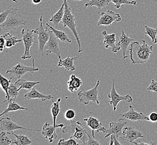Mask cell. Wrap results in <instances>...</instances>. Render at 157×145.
Wrapping results in <instances>:
<instances>
[{
	"label": "cell",
	"instance_id": "obj_7",
	"mask_svg": "<svg viewBox=\"0 0 157 145\" xmlns=\"http://www.w3.org/2000/svg\"><path fill=\"white\" fill-rule=\"evenodd\" d=\"M34 30H31L28 29L27 30L23 29L21 31V35L25 45V53L22 56V59L25 60L27 59H31L32 56L30 54V49L33 45V42H35L36 40L33 37Z\"/></svg>",
	"mask_w": 157,
	"mask_h": 145
},
{
	"label": "cell",
	"instance_id": "obj_13",
	"mask_svg": "<svg viewBox=\"0 0 157 145\" xmlns=\"http://www.w3.org/2000/svg\"><path fill=\"white\" fill-rule=\"evenodd\" d=\"M56 37L54 33L50 30V37L48 41L46 43L45 49L46 52V55H48L49 54L54 53L58 56L59 59V61L61 60V58L60 49L59 45V40Z\"/></svg>",
	"mask_w": 157,
	"mask_h": 145
},
{
	"label": "cell",
	"instance_id": "obj_26",
	"mask_svg": "<svg viewBox=\"0 0 157 145\" xmlns=\"http://www.w3.org/2000/svg\"><path fill=\"white\" fill-rule=\"evenodd\" d=\"M110 2H111L110 0H90L85 4V8L95 6L100 11H101V9L108 6Z\"/></svg>",
	"mask_w": 157,
	"mask_h": 145
},
{
	"label": "cell",
	"instance_id": "obj_37",
	"mask_svg": "<svg viewBox=\"0 0 157 145\" xmlns=\"http://www.w3.org/2000/svg\"><path fill=\"white\" fill-rule=\"evenodd\" d=\"M59 145H78L79 143L76 141L75 139L71 137L69 139L65 140L64 139H60L58 142Z\"/></svg>",
	"mask_w": 157,
	"mask_h": 145
},
{
	"label": "cell",
	"instance_id": "obj_24",
	"mask_svg": "<svg viewBox=\"0 0 157 145\" xmlns=\"http://www.w3.org/2000/svg\"><path fill=\"white\" fill-rule=\"evenodd\" d=\"M40 82H31L28 81L25 79H18V80L15 82L16 84L18 87V91H20L22 89H26L28 90L32 89L33 87L36 86L37 84H39Z\"/></svg>",
	"mask_w": 157,
	"mask_h": 145
},
{
	"label": "cell",
	"instance_id": "obj_15",
	"mask_svg": "<svg viewBox=\"0 0 157 145\" xmlns=\"http://www.w3.org/2000/svg\"><path fill=\"white\" fill-rule=\"evenodd\" d=\"M63 127L64 126L63 124H57L56 126H54V124L51 125L46 122L42 127V135L45 139H48L49 142L52 143L54 139H56L58 137L56 129L58 128H63Z\"/></svg>",
	"mask_w": 157,
	"mask_h": 145
},
{
	"label": "cell",
	"instance_id": "obj_12",
	"mask_svg": "<svg viewBox=\"0 0 157 145\" xmlns=\"http://www.w3.org/2000/svg\"><path fill=\"white\" fill-rule=\"evenodd\" d=\"M30 130L33 131H40V130H34L30 128H26L24 127L19 126L18 124H16L13 122H12L11 118L9 117H4L1 118L0 120V130L1 131H4L7 134H10L11 132L16 130Z\"/></svg>",
	"mask_w": 157,
	"mask_h": 145
},
{
	"label": "cell",
	"instance_id": "obj_33",
	"mask_svg": "<svg viewBox=\"0 0 157 145\" xmlns=\"http://www.w3.org/2000/svg\"><path fill=\"white\" fill-rule=\"evenodd\" d=\"M145 34L147 35L151 39V43H157V29H154L148 26H145Z\"/></svg>",
	"mask_w": 157,
	"mask_h": 145
},
{
	"label": "cell",
	"instance_id": "obj_25",
	"mask_svg": "<svg viewBox=\"0 0 157 145\" xmlns=\"http://www.w3.org/2000/svg\"><path fill=\"white\" fill-rule=\"evenodd\" d=\"M46 25L50 29V30H51L54 33L58 39L60 40L63 42H67L69 43L71 42V40L70 39L69 36L67 35V33L64 32L63 31L58 30L54 27L48 25V23H46Z\"/></svg>",
	"mask_w": 157,
	"mask_h": 145
},
{
	"label": "cell",
	"instance_id": "obj_29",
	"mask_svg": "<svg viewBox=\"0 0 157 145\" xmlns=\"http://www.w3.org/2000/svg\"><path fill=\"white\" fill-rule=\"evenodd\" d=\"M18 87L15 83H11L9 89V98L4 101L5 103L8 102L9 100H11L15 102L17 97H18Z\"/></svg>",
	"mask_w": 157,
	"mask_h": 145
},
{
	"label": "cell",
	"instance_id": "obj_41",
	"mask_svg": "<svg viewBox=\"0 0 157 145\" xmlns=\"http://www.w3.org/2000/svg\"><path fill=\"white\" fill-rule=\"evenodd\" d=\"M6 41L4 38L3 36L0 37V51L1 52H3L4 48H5Z\"/></svg>",
	"mask_w": 157,
	"mask_h": 145
},
{
	"label": "cell",
	"instance_id": "obj_40",
	"mask_svg": "<svg viewBox=\"0 0 157 145\" xmlns=\"http://www.w3.org/2000/svg\"><path fill=\"white\" fill-rule=\"evenodd\" d=\"M100 145V143L95 139V137H93L92 134L89 135V139L88 141L85 143L84 145Z\"/></svg>",
	"mask_w": 157,
	"mask_h": 145
},
{
	"label": "cell",
	"instance_id": "obj_42",
	"mask_svg": "<svg viewBox=\"0 0 157 145\" xmlns=\"http://www.w3.org/2000/svg\"><path fill=\"white\" fill-rule=\"evenodd\" d=\"M149 120L152 122H157V113L152 112L149 115Z\"/></svg>",
	"mask_w": 157,
	"mask_h": 145
},
{
	"label": "cell",
	"instance_id": "obj_39",
	"mask_svg": "<svg viewBox=\"0 0 157 145\" xmlns=\"http://www.w3.org/2000/svg\"><path fill=\"white\" fill-rule=\"evenodd\" d=\"M147 91L149 92L151 91L155 93H157V81L152 79L151 84L148 86V88H147Z\"/></svg>",
	"mask_w": 157,
	"mask_h": 145
},
{
	"label": "cell",
	"instance_id": "obj_14",
	"mask_svg": "<svg viewBox=\"0 0 157 145\" xmlns=\"http://www.w3.org/2000/svg\"><path fill=\"white\" fill-rule=\"evenodd\" d=\"M122 136L123 137L121 138L122 139H125L129 142L137 145V143L135 141L139 138H143L144 135L140 131L136 130L133 126H128L124 127L123 130Z\"/></svg>",
	"mask_w": 157,
	"mask_h": 145
},
{
	"label": "cell",
	"instance_id": "obj_9",
	"mask_svg": "<svg viewBox=\"0 0 157 145\" xmlns=\"http://www.w3.org/2000/svg\"><path fill=\"white\" fill-rule=\"evenodd\" d=\"M115 80L114 79H113V87L110 93L108 94V98H110V100H108V102L110 103V104L113 107L114 111H117V106L118 103L121 101H125L127 102H132L133 98L130 96L129 94H127L126 96H120L118 94L117 92L116 91L115 87Z\"/></svg>",
	"mask_w": 157,
	"mask_h": 145
},
{
	"label": "cell",
	"instance_id": "obj_18",
	"mask_svg": "<svg viewBox=\"0 0 157 145\" xmlns=\"http://www.w3.org/2000/svg\"><path fill=\"white\" fill-rule=\"evenodd\" d=\"M119 40L118 42V45L121 47V50L123 55V59H125L128 57L126 55V53L128 52V47L134 41V39L128 36L123 30H122V33L119 35Z\"/></svg>",
	"mask_w": 157,
	"mask_h": 145
},
{
	"label": "cell",
	"instance_id": "obj_10",
	"mask_svg": "<svg viewBox=\"0 0 157 145\" xmlns=\"http://www.w3.org/2000/svg\"><path fill=\"white\" fill-rule=\"evenodd\" d=\"M121 16L119 13H116L111 10H108L106 12H101V15L97 24L98 26H110L114 21H121Z\"/></svg>",
	"mask_w": 157,
	"mask_h": 145
},
{
	"label": "cell",
	"instance_id": "obj_47",
	"mask_svg": "<svg viewBox=\"0 0 157 145\" xmlns=\"http://www.w3.org/2000/svg\"><path fill=\"white\" fill-rule=\"evenodd\" d=\"M74 1H82V0H74Z\"/></svg>",
	"mask_w": 157,
	"mask_h": 145
},
{
	"label": "cell",
	"instance_id": "obj_5",
	"mask_svg": "<svg viewBox=\"0 0 157 145\" xmlns=\"http://www.w3.org/2000/svg\"><path fill=\"white\" fill-rule=\"evenodd\" d=\"M42 20L43 17L41 16L40 18V25L36 29L34 30V33L38 35L37 40L39 41V50L40 53H41V54L43 56L44 52L45 50V46L50 37V30L48 27L46 29L44 28Z\"/></svg>",
	"mask_w": 157,
	"mask_h": 145
},
{
	"label": "cell",
	"instance_id": "obj_3",
	"mask_svg": "<svg viewBox=\"0 0 157 145\" xmlns=\"http://www.w3.org/2000/svg\"><path fill=\"white\" fill-rule=\"evenodd\" d=\"M63 2L65 3V13H64L63 18L62 19L61 23L65 27H69L70 30L73 32V34L75 37L76 40L78 44V52L81 53L83 51V50L82 49L78 33L77 32L76 29V24L75 23V16L72 14L71 8L67 3V1L63 0Z\"/></svg>",
	"mask_w": 157,
	"mask_h": 145
},
{
	"label": "cell",
	"instance_id": "obj_27",
	"mask_svg": "<svg viewBox=\"0 0 157 145\" xmlns=\"http://www.w3.org/2000/svg\"><path fill=\"white\" fill-rule=\"evenodd\" d=\"M8 103H9L8 107L5 109V111L0 115V116H2L3 115H7L9 112H12V111H16L18 110H28V108H27L21 107L16 102V101L15 102L10 100L8 102Z\"/></svg>",
	"mask_w": 157,
	"mask_h": 145
},
{
	"label": "cell",
	"instance_id": "obj_23",
	"mask_svg": "<svg viewBox=\"0 0 157 145\" xmlns=\"http://www.w3.org/2000/svg\"><path fill=\"white\" fill-rule=\"evenodd\" d=\"M77 59V57H69L63 59L59 61L58 63V67H65V70H71V71H74L75 70V68L74 64V61Z\"/></svg>",
	"mask_w": 157,
	"mask_h": 145
},
{
	"label": "cell",
	"instance_id": "obj_45",
	"mask_svg": "<svg viewBox=\"0 0 157 145\" xmlns=\"http://www.w3.org/2000/svg\"><path fill=\"white\" fill-rule=\"evenodd\" d=\"M111 137H110V145H114V135H111Z\"/></svg>",
	"mask_w": 157,
	"mask_h": 145
},
{
	"label": "cell",
	"instance_id": "obj_17",
	"mask_svg": "<svg viewBox=\"0 0 157 145\" xmlns=\"http://www.w3.org/2000/svg\"><path fill=\"white\" fill-rule=\"evenodd\" d=\"M123 117L133 121H150L149 116L144 115L142 112H137L134 107L129 106V109L123 114H120Z\"/></svg>",
	"mask_w": 157,
	"mask_h": 145
},
{
	"label": "cell",
	"instance_id": "obj_21",
	"mask_svg": "<svg viewBox=\"0 0 157 145\" xmlns=\"http://www.w3.org/2000/svg\"><path fill=\"white\" fill-rule=\"evenodd\" d=\"M67 89L73 93L78 90V88L82 85V81L75 74H71L70 76L69 80L67 82Z\"/></svg>",
	"mask_w": 157,
	"mask_h": 145
},
{
	"label": "cell",
	"instance_id": "obj_43",
	"mask_svg": "<svg viewBox=\"0 0 157 145\" xmlns=\"http://www.w3.org/2000/svg\"><path fill=\"white\" fill-rule=\"evenodd\" d=\"M118 138H119V137H118L117 136L114 135V145H121V142H119V141H118Z\"/></svg>",
	"mask_w": 157,
	"mask_h": 145
},
{
	"label": "cell",
	"instance_id": "obj_20",
	"mask_svg": "<svg viewBox=\"0 0 157 145\" xmlns=\"http://www.w3.org/2000/svg\"><path fill=\"white\" fill-rule=\"evenodd\" d=\"M24 97L25 100H31L37 98L41 100L42 101H45L46 100L53 99V97L51 95H45L41 93H40L39 91H37L35 86L33 87L32 89L30 90L29 92L25 94Z\"/></svg>",
	"mask_w": 157,
	"mask_h": 145
},
{
	"label": "cell",
	"instance_id": "obj_34",
	"mask_svg": "<svg viewBox=\"0 0 157 145\" xmlns=\"http://www.w3.org/2000/svg\"><path fill=\"white\" fill-rule=\"evenodd\" d=\"M19 9L17 8H11L7 10L6 11H3L0 14V25L3 24L5 21H6L7 17L9 16L10 14L11 13H17Z\"/></svg>",
	"mask_w": 157,
	"mask_h": 145
},
{
	"label": "cell",
	"instance_id": "obj_16",
	"mask_svg": "<svg viewBox=\"0 0 157 145\" xmlns=\"http://www.w3.org/2000/svg\"><path fill=\"white\" fill-rule=\"evenodd\" d=\"M104 36V45L106 49H110L112 52L117 53L121 50L120 46L117 43L116 34L115 33L108 34L105 30L102 31Z\"/></svg>",
	"mask_w": 157,
	"mask_h": 145
},
{
	"label": "cell",
	"instance_id": "obj_30",
	"mask_svg": "<svg viewBox=\"0 0 157 145\" xmlns=\"http://www.w3.org/2000/svg\"><path fill=\"white\" fill-rule=\"evenodd\" d=\"M3 36L6 41L5 48L7 49L11 48L15 45L17 43L21 42L23 40V39H18L16 37L12 36L10 33H5Z\"/></svg>",
	"mask_w": 157,
	"mask_h": 145
},
{
	"label": "cell",
	"instance_id": "obj_2",
	"mask_svg": "<svg viewBox=\"0 0 157 145\" xmlns=\"http://www.w3.org/2000/svg\"><path fill=\"white\" fill-rule=\"evenodd\" d=\"M63 133H69L79 145H85L89 139V133L79 121L71 120V123L62 128Z\"/></svg>",
	"mask_w": 157,
	"mask_h": 145
},
{
	"label": "cell",
	"instance_id": "obj_38",
	"mask_svg": "<svg viewBox=\"0 0 157 145\" xmlns=\"http://www.w3.org/2000/svg\"><path fill=\"white\" fill-rule=\"evenodd\" d=\"M64 116L67 120L71 121L75 117V112L73 109H67V111H66V112H65Z\"/></svg>",
	"mask_w": 157,
	"mask_h": 145
},
{
	"label": "cell",
	"instance_id": "obj_36",
	"mask_svg": "<svg viewBox=\"0 0 157 145\" xmlns=\"http://www.w3.org/2000/svg\"><path fill=\"white\" fill-rule=\"evenodd\" d=\"M6 132L2 131L0 134V145H12V141L11 139H10L7 136Z\"/></svg>",
	"mask_w": 157,
	"mask_h": 145
},
{
	"label": "cell",
	"instance_id": "obj_28",
	"mask_svg": "<svg viewBox=\"0 0 157 145\" xmlns=\"http://www.w3.org/2000/svg\"><path fill=\"white\" fill-rule=\"evenodd\" d=\"M10 134L12 135L15 136L16 139L15 141H13L12 145H29L31 144L33 141L29 139V137L27 136H24V135H17L13 132H11Z\"/></svg>",
	"mask_w": 157,
	"mask_h": 145
},
{
	"label": "cell",
	"instance_id": "obj_6",
	"mask_svg": "<svg viewBox=\"0 0 157 145\" xmlns=\"http://www.w3.org/2000/svg\"><path fill=\"white\" fill-rule=\"evenodd\" d=\"M26 24V21L21 16L17 15V13H11L0 26L4 30H16L20 26Z\"/></svg>",
	"mask_w": 157,
	"mask_h": 145
},
{
	"label": "cell",
	"instance_id": "obj_4",
	"mask_svg": "<svg viewBox=\"0 0 157 145\" xmlns=\"http://www.w3.org/2000/svg\"><path fill=\"white\" fill-rule=\"evenodd\" d=\"M100 83L99 80H98L95 86L89 91H85L82 88L78 94L80 101L82 103H84L85 105H88L91 101L97 103V104H99V101L98 100V87Z\"/></svg>",
	"mask_w": 157,
	"mask_h": 145
},
{
	"label": "cell",
	"instance_id": "obj_44",
	"mask_svg": "<svg viewBox=\"0 0 157 145\" xmlns=\"http://www.w3.org/2000/svg\"><path fill=\"white\" fill-rule=\"evenodd\" d=\"M42 1V0H32V2L33 4L35 5H37V4H39L41 3Z\"/></svg>",
	"mask_w": 157,
	"mask_h": 145
},
{
	"label": "cell",
	"instance_id": "obj_31",
	"mask_svg": "<svg viewBox=\"0 0 157 145\" xmlns=\"http://www.w3.org/2000/svg\"><path fill=\"white\" fill-rule=\"evenodd\" d=\"M61 100V98H59L56 102H54L52 100V105L51 107V112H52V118H53V123L54 126H56V120L58 117V115L60 112V102Z\"/></svg>",
	"mask_w": 157,
	"mask_h": 145
},
{
	"label": "cell",
	"instance_id": "obj_35",
	"mask_svg": "<svg viewBox=\"0 0 157 145\" xmlns=\"http://www.w3.org/2000/svg\"><path fill=\"white\" fill-rule=\"evenodd\" d=\"M110 1L114 4V6L117 9H120L122 5H136V1H130V0H110Z\"/></svg>",
	"mask_w": 157,
	"mask_h": 145
},
{
	"label": "cell",
	"instance_id": "obj_1",
	"mask_svg": "<svg viewBox=\"0 0 157 145\" xmlns=\"http://www.w3.org/2000/svg\"><path fill=\"white\" fill-rule=\"evenodd\" d=\"M142 41V44H140L139 41L132 42L128 50L130 61L134 64L145 63L149 59L154 49L153 46L149 45L145 40Z\"/></svg>",
	"mask_w": 157,
	"mask_h": 145
},
{
	"label": "cell",
	"instance_id": "obj_11",
	"mask_svg": "<svg viewBox=\"0 0 157 145\" xmlns=\"http://www.w3.org/2000/svg\"><path fill=\"white\" fill-rule=\"evenodd\" d=\"M127 124V122L124 118H120L117 122H110L109 128L106 131V135L104 138L106 139L112 135H116L120 138L121 135H122L124 126Z\"/></svg>",
	"mask_w": 157,
	"mask_h": 145
},
{
	"label": "cell",
	"instance_id": "obj_8",
	"mask_svg": "<svg viewBox=\"0 0 157 145\" xmlns=\"http://www.w3.org/2000/svg\"><path fill=\"white\" fill-rule=\"evenodd\" d=\"M35 60L33 59V67H27L25 66L24 64L18 63L15 66H13L11 69L7 70L6 72V74H10L13 76H16L18 79L21 78L22 76L26 74L27 72H30L33 73L35 72L39 71V68H36L35 66Z\"/></svg>",
	"mask_w": 157,
	"mask_h": 145
},
{
	"label": "cell",
	"instance_id": "obj_22",
	"mask_svg": "<svg viewBox=\"0 0 157 145\" xmlns=\"http://www.w3.org/2000/svg\"><path fill=\"white\" fill-rule=\"evenodd\" d=\"M65 13V3L63 2L60 8L58 10V12H56L55 14L52 16V18L49 20V21L53 23L55 27H57L59 24L61 22L62 19L63 18Z\"/></svg>",
	"mask_w": 157,
	"mask_h": 145
},
{
	"label": "cell",
	"instance_id": "obj_46",
	"mask_svg": "<svg viewBox=\"0 0 157 145\" xmlns=\"http://www.w3.org/2000/svg\"><path fill=\"white\" fill-rule=\"evenodd\" d=\"M12 1H13V2H17V0H12Z\"/></svg>",
	"mask_w": 157,
	"mask_h": 145
},
{
	"label": "cell",
	"instance_id": "obj_19",
	"mask_svg": "<svg viewBox=\"0 0 157 145\" xmlns=\"http://www.w3.org/2000/svg\"><path fill=\"white\" fill-rule=\"evenodd\" d=\"M84 121L86 122V124L88 127H90L92 130L91 134L93 137H95L94 136L95 131H97L98 132H103L105 133L106 129L103 127L102 123L100 122L97 118L90 116L89 118H84Z\"/></svg>",
	"mask_w": 157,
	"mask_h": 145
},
{
	"label": "cell",
	"instance_id": "obj_32",
	"mask_svg": "<svg viewBox=\"0 0 157 145\" xmlns=\"http://www.w3.org/2000/svg\"><path fill=\"white\" fill-rule=\"evenodd\" d=\"M13 76L11 77L10 79L6 78L5 76H3L1 74H0V82H1V87L3 91L6 93V98L7 99L9 98V89L10 85L11 83Z\"/></svg>",
	"mask_w": 157,
	"mask_h": 145
}]
</instances>
